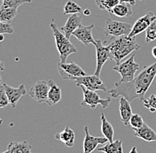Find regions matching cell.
Segmentation results:
<instances>
[{"label": "cell", "mask_w": 156, "mask_h": 153, "mask_svg": "<svg viewBox=\"0 0 156 153\" xmlns=\"http://www.w3.org/2000/svg\"><path fill=\"white\" fill-rule=\"evenodd\" d=\"M156 77V62L146 66L144 69L129 82H121L120 81L115 83V87L108 92L111 97L124 96L129 102L138 98L141 102L145 99V95L150 88L153 81Z\"/></svg>", "instance_id": "6da1fadb"}, {"label": "cell", "mask_w": 156, "mask_h": 153, "mask_svg": "<svg viewBox=\"0 0 156 153\" xmlns=\"http://www.w3.org/2000/svg\"><path fill=\"white\" fill-rule=\"evenodd\" d=\"M105 44L110 47V59L115 61L117 65L121 61L129 55L130 53L138 50L141 46L136 42L135 38H129L128 36L120 37H112L109 42H104Z\"/></svg>", "instance_id": "7a4b0ae2"}, {"label": "cell", "mask_w": 156, "mask_h": 153, "mask_svg": "<svg viewBox=\"0 0 156 153\" xmlns=\"http://www.w3.org/2000/svg\"><path fill=\"white\" fill-rule=\"evenodd\" d=\"M50 28L51 29V31L54 36L55 44L58 51L60 63H66L68 56L73 53H76L77 49L73 43H71L69 39L67 38L66 36L58 29L57 24L54 22V19L51 20V23L50 24Z\"/></svg>", "instance_id": "3957f363"}, {"label": "cell", "mask_w": 156, "mask_h": 153, "mask_svg": "<svg viewBox=\"0 0 156 153\" xmlns=\"http://www.w3.org/2000/svg\"><path fill=\"white\" fill-rule=\"evenodd\" d=\"M139 69V65L135 62V54H132L128 59L121 62L119 65L113 67L121 75V82H129L134 80L135 75Z\"/></svg>", "instance_id": "277c9868"}, {"label": "cell", "mask_w": 156, "mask_h": 153, "mask_svg": "<svg viewBox=\"0 0 156 153\" xmlns=\"http://www.w3.org/2000/svg\"><path fill=\"white\" fill-rule=\"evenodd\" d=\"M133 25L128 22H122L112 19H106L104 34L106 37H120L122 36H129L132 30Z\"/></svg>", "instance_id": "5b68a950"}, {"label": "cell", "mask_w": 156, "mask_h": 153, "mask_svg": "<svg viewBox=\"0 0 156 153\" xmlns=\"http://www.w3.org/2000/svg\"><path fill=\"white\" fill-rule=\"evenodd\" d=\"M80 88L83 91V99L81 103L82 106H90V108L92 109H95L97 107L98 105H100L102 106L103 109H107V107L109 106L112 99H111V96L110 97H107V98H101L100 96H98L97 92L95 91H92V90H90L86 89L84 86L83 85H80Z\"/></svg>", "instance_id": "8992f818"}, {"label": "cell", "mask_w": 156, "mask_h": 153, "mask_svg": "<svg viewBox=\"0 0 156 153\" xmlns=\"http://www.w3.org/2000/svg\"><path fill=\"white\" fill-rule=\"evenodd\" d=\"M58 71L61 77L65 80H71L74 81L77 77L85 76L86 73L83 71V69L77 64L74 62L69 63H58L57 65Z\"/></svg>", "instance_id": "52a82bcc"}, {"label": "cell", "mask_w": 156, "mask_h": 153, "mask_svg": "<svg viewBox=\"0 0 156 153\" xmlns=\"http://www.w3.org/2000/svg\"><path fill=\"white\" fill-rule=\"evenodd\" d=\"M74 81L76 82L77 87L83 85L86 89L92 90V91H96V90H102L104 92L107 91V87L103 82V81L100 79V77L96 75L77 77Z\"/></svg>", "instance_id": "ba28073f"}, {"label": "cell", "mask_w": 156, "mask_h": 153, "mask_svg": "<svg viewBox=\"0 0 156 153\" xmlns=\"http://www.w3.org/2000/svg\"><path fill=\"white\" fill-rule=\"evenodd\" d=\"M49 83L46 81L37 82L29 89V96L38 104L47 103L49 93Z\"/></svg>", "instance_id": "9c48e42d"}, {"label": "cell", "mask_w": 156, "mask_h": 153, "mask_svg": "<svg viewBox=\"0 0 156 153\" xmlns=\"http://www.w3.org/2000/svg\"><path fill=\"white\" fill-rule=\"evenodd\" d=\"M93 45L96 47L97 53V66L95 75L99 76L104 64L108 59H110V47L109 45L105 44L104 42H102L101 40H96Z\"/></svg>", "instance_id": "30bf717a"}, {"label": "cell", "mask_w": 156, "mask_h": 153, "mask_svg": "<svg viewBox=\"0 0 156 153\" xmlns=\"http://www.w3.org/2000/svg\"><path fill=\"white\" fill-rule=\"evenodd\" d=\"M155 19V14L153 12H148L144 16L136 19V21L134 23V25L132 27V30H131L130 34L128 37L129 38H135L137 35L141 34L144 31H146V29L149 28V26Z\"/></svg>", "instance_id": "8fae6325"}, {"label": "cell", "mask_w": 156, "mask_h": 153, "mask_svg": "<svg viewBox=\"0 0 156 153\" xmlns=\"http://www.w3.org/2000/svg\"><path fill=\"white\" fill-rule=\"evenodd\" d=\"M84 132L85 136L83 140V153H91L94 150H97L98 145L99 144H105L108 143V140L105 136L103 137H96L90 134L89 127L87 126L84 127Z\"/></svg>", "instance_id": "7c38bea8"}, {"label": "cell", "mask_w": 156, "mask_h": 153, "mask_svg": "<svg viewBox=\"0 0 156 153\" xmlns=\"http://www.w3.org/2000/svg\"><path fill=\"white\" fill-rule=\"evenodd\" d=\"M94 29L93 24H91L90 26L80 25V27L73 32L72 36L76 37L85 46H88L90 43L94 44L96 40H94L93 37H92V29Z\"/></svg>", "instance_id": "4fadbf2b"}, {"label": "cell", "mask_w": 156, "mask_h": 153, "mask_svg": "<svg viewBox=\"0 0 156 153\" xmlns=\"http://www.w3.org/2000/svg\"><path fill=\"white\" fill-rule=\"evenodd\" d=\"M4 87L5 89L6 95L8 96L10 105L12 109H14L17 105L18 101L21 98V96L26 95V93H27V89L25 88V85L20 84L18 88H12L6 83H4Z\"/></svg>", "instance_id": "5bb4252c"}, {"label": "cell", "mask_w": 156, "mask_h": 153, "mask_svg": "<svg viewBox=\"0 0 156 153\" xmlns=\"http://www.w3.org/2000/svg\"><path fill=\"white\" fill-rule=\"evenodd\" d=\"M82 19H83L82 16L78 15L77 13L71 14V16L66 21V24L63 27L60 28L67 38H70V37L72 36L73 32L75 30H76L80 27V25H82V23H81L82 22Z\"/></svg>", "instance_id": "9a60e30c"}, {"label": "cell", "mask_w": 156, "mask_h": 153, "mask_svg": "<svg viewBox=\"0 0 156 153\" xmlns=\"http://www.w3.org/2000/svg\"><path fill=\"white\" fill-rule=\"evenodd\" d=\"M119 111L121 115V120L124 126L129 125L130 118L133 114L132 109L130 106V102L124 96H121L119 101Z\"/></svg>", "instance_id": "2e32d148"}, {"label": "cell", "mask_w": 156, "mask_h": 153, "mask_svg": "<svg viewBox=\"0 0 156 153\" xmlns=\"http://www.w3.org/2000/svg\"><path fill=\"white\" fill-rule=\"evenodd\" d=\"M133 130H134V134L136 137H138L149 143L156 142V132L146 123L143 125L142 127L135 128Z\"/></svg>", "instance_id": "e0dca14e"}, {"label": "cell", "mask_w": 156, "mask_h": 153, "mask_svg": "<svg viewBox=\"0 0 156 153\" xmlns=\"http://www.w3.org/2000/svg\"><path fill=\"white\" fill-rule=\"evenodd\" d=\"M55 139L62 142L68 148H72L75 145L76 134L74 130H72L69 127H66L64 130L55 134Z\"/></svg>", "instance_id": "ac0fdd59"}, {"label": "cell", "mask_w": 156, "mask_h": 153, "mask_svg": "<svg viewBox=\"0 0 156 153\" xmlns=\"http://www.w3.org/2000/svg\"><path fill=\"white\" fill-rule=\"evenodd\" d=\"M2 153H33L32 146L27 142H11L5 151Z\"/></svg>", "instance_id": "d6986e66"}, {"label": "cell", "mask_w": 156, "mask_h": 153, "mask_svg": "<svg viewBox=\"0 0 156 153\" xmlns=\"http://www.w3.org/2000/svg\"><path fill=\"white\" fill-rule=\"evenodd\" d=\"M49 93H48V100L47 104L50 106L58 104L61 100V89L53 82V81H49Z\"/></svg>", "instance_id": "ffe728a7"}, {"label": "cell", "mask_w": 156, "mask_h": 153, "mask_svg": "<svg viewBox=\"0 0 156 153\" xmlns=\"http://www.w3.org/2000/svg\"><path fill=\"white\" fill-rule=\"evenodd\" d=\"M131 6L132 5L129 4L121 2L115 7L113 8L110 13L115 15L117 17H120V18H127V17H129L133 13Z\"/></svg>", "instance_id": "44dd1931"}, {"label": "cell", "mask_w": 156, "mask_h": 153, "mask_svg": "<svg viewBox=\"0 0 156 153\" xmlns=\"http://www.w3.org/2000/svg\"><path fill=\"white\" fill-rule=\"evenodd\" d=\"M100 120H101V131L103 135L107 138L109 143L114 142V134H115L114 127L107 120L103 113H101Z\"/></svg>", "instance_id": "7402d4cb"}, {"label": "cell", "mask_w": 156, "mask_h": 153, "mask_svg": "<svg viewBox=\"0 0 156 153\" xmlns=\"http://www.w3.org/2000/svg\"><path fill=\"white\" fill-rule=\"evenodd\" d=\"M98 151L105 153H123L122 151V143L121 140H116L112 143H107L106 145L98 148Z\"/></svg>", "instance_id": "603a6c76"}, {"label": "cell", "mask_w": 156, "mask_h": 153, "mask_svg": "<svg viewBox=\"0 0 156 153\" xmlns=\"http://www.w3.org/2000/svg\"><path fill=\"white\" fill-rule=\"evenodd\" d=\"M17 15V8H2L0 6V21L11 23Z\"/></svg>", "instance_id": "cb8c5ba5"}, {"label": "cell", "mask_w": 156, "mask_h": 153, "mask_svg": "<svg viewBox=\"0 0 156 153\" xmlns=\"http://www.w3.org/2000/svg\"><path fill=\"white\" fill-rule=\"evenodd\" d=\"M95 3L100 10H106L111 12L113 8L121 3V0H96Z\"/></svg>", "instance_id": "d4e9b609"}, {"label": "cell", "mask_w": 156, "mask_h": 153, "mask_svg": "<svg viewBox=\"0 0 156 153\" xmlns=\"http://www.w3.org/2000/svg\"><path fill=\"white\" fill-rule=\"evenodd\" d=\"M83 11L82 7L78 5L74 1H68L64 6V11L63 14L68 15V14H75V13H79Z\"/></svg>", "instance_id": "484cf974"}, {"label": "cell", "mask_w": 156, "mask_h": 153, "mask_svg": "<svg viewBox=\"0 0 156 153\" xmlns=\"http://www.w3.org/2000/svg\"><path fill=\"white\" fill-rule=\"evenodd\" d=\"M32 0H2V8H18L20 5L31 3Z\"/></svg>", "instance_id": "4316f807"}, {"label": "cell", "mask_w": 156, "mask_h": 153, "mask_svg": "<svg viewBox=\"0 0 156 153\" xmlns=\"http://www.w3.org/2000/svg\"><path fill=\"white\" fill-rule=\"evenodd\" d=\"M156 40V19L149 26L146 31V43H150Z\"/></svg>", "instance_id": "83f0119b"}, {"label": "cell", "mask_w": 156, "mask_h": 153, "mask_svg": "<svg viewBox=\"0 0 156 153\" xmlns=\"http://www.w3.org/2000/svg\"><path fill=\"white\" fill-rule=\"evenodd\" d=\"M144 106L146 109H148L151 113H155L156 112V95L153 94L149 96L148 98H145L143 100Z\"/></svg>", "instance_id": "f1b7e54d"}, {"label": "cell", "mask_w": 156, "mask_h": 153, "mask_svg": "<svg viewBox=\"0 0 156 153\" xmlns=\"http://www.w3.org/2000/svg\"><path fill=\"white\" fill-rule=\"evenodd\" d=\"M145 124L144 122V120L142 118V116L137 113H133L131 118H130V120H129V125L132 127V129H135V128H140L143 127V125Z\"/></svg>", "instance_id": "f546056e"}, {"label": "cell", "mask_w": 156, "mask_h": 153, "mask_svg": "<svg viewBox=\"0 0 156 153\" xmlns=\"http://www.w3.org/2000/svg\"><path fill=\"white\" fill-rule=\"evenodd\" d=\"M8 105H10L9 99L6 95L4 84H2L0 85V108H5Z\"/></svg>", "instance_id": "4dcf8cb0"}, {"label": "cell", "mask_w": 156, "mask_h": 153, "mask_svg": "<svg viewBox=\"0 0 156 153\" xmlns=\"http://www.w3.org/2000/svg\"><path fill=\"white\" fill-rule=\"evenodd\" d=\"M14 32V29L12 28L11 23H5L0 21V35L3 34H12Z\"/></svg>", "instance_id": "1f68e13d"}, {"label": "cell", "mask_w": 156, "mask_h": 153, "mask_svg": "<svg viewBox=\"0 0 156 153\" xmlns=\"http://www.w3.org/2000/svg\"><path fill=\"white\" fill-rule=\"evenodd\" d=\"M122 3H127V4H129L131 5H134L136 4V0H121Z\"/></svg>", "instance_id": "d6a6232c"}, {"label": "cell", "mask_w": 156, "mask_h": 153, "mask_svg": "<svg viewBox=\"0 0 156 153\" xmlns=\"http://www.w3.org/2000/svg\"><path fill=\"white\" fill-rule=\"evenodd\" d=\"M152 54H153L154 57L156 58V46H154V47H153V48H152Z\"/></svg>", "instance_id": "836d02e7"}, {"label": "cell", "mask_w": 156, "mask_h": 153, "mask_svg": "<svg viewBox=\"0 0 156 153\" xmlns=\"http://www.w3.org/2000/svg\"><path fill=\"white\" fill-rule=\"evenodd\" d=\"M0 71H5V65L1 60H0Z\"/></svg>", "instance_id": "e575fe53"}, {"label": "cell", "mask_w": 156, "mask_h": 153, "mask_svg": "<svg viewBox=\"0 0 156 153\" xmlns=\"http://www.w3.org/2000/svg\"><path fill=\"white\" fill-rule=\"evenodd\" d=\"M83 14H84V15H86V16L90 15V10H84V11H83Z\"/></svg>", "instance_id": "d590c367"}, {"label": "cell", "mask_w": 156, "mask_h": 153, "mask_svg": "<svg viewBox=\"0 0 156 153\" xmlns=\"http://www.w3.org/2000/svg\"><path fill=\"white\" fill-rule=\"evenodd\" d=\"M129 153H137L136 148H135V147H133V148L131 149V151H130V152Z\"/></svg>", "instance_id": "8d00e7d4"}, {"label": "cell", "mask_w": 156, "mask_h": 153, "mask_svg": "<svg viewBox=\"0 0 156 153\" xmlns=\"http://www.w3.org/2000/svg\"><path fill=\"white\" fill-rule=\"evenodd\" d=\"M4 40H5V36L3 34H1L0 35V42H3Z\"/></svg>", "instance_id": "74e56055"}, {"label": "cell", "mask_w": 156, "mask_h": 153, "mask_svg": "<svg viewBox=\"0 0 156 153\" xmlns=\"http://www.w3.org/2000/svg\"><path fill=\"white\" fill-rule=\"evenodd\" d=\"M3 123V120H2V119H1V117H0V124H2Z\"/></svg>", "instance_id": "f35d334b"}, {"label": "cell", "mask_w": 156, "mask_h": 153, "mask_svg": "<svg viewBox=\"0 0 156 153\" xmlns=\"http://www.w3.org/2000/svg\"><path fill=\"white\" fill-rule=\"evenodd\" d=\"M1 82H2V78H1V75H0V85H1Z\"/></svg>", "instance_id": "ab89813d"}]
</instances>
